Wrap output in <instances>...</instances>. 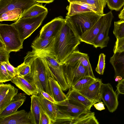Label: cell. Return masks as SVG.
Masks as SVG:
<instances>
[{
	"mask_svg": "<svg viewBox=\"0 0 124 124\" xmlns=\"http://www.w3.org/2000/svg\"><path fill=\"white\" fill-rule=\"evenodd\" d=\"M25 58L31 62V71L24 78L36 87L39 93L44 91L53 98L49 79L51 77L54 78L45 57L40 54L32 51L28 52Z\"/></svg>",
	"mask_w": 124,
	"mask_h": 124,
	"instance_id": "1",
	"label": "cell"
},
{
	"mask_svg": "<svg viewBox=\"0 0 124 124\" xmlns=\"http://www.w3.org/2000/svg\"><path fill=\"white\" fill-rule=\"evenodd\" d=\"M81 41L66 23L55 37L53 51L55 58L61 64L76 50Z\"/></svg>",
	"mask_w": 124,
	"mask_h": 124,
	"instance_id": "2",
	"label": "cell"
},
{
	"mask_svg": "<svg viewBox=\"0 0 124 124\" xmlns=\"http://www.w3.org/2000/svg\"><path fill=\"white\" fill-rule=\"evenodd\" d=\"M102 15L93 12L84 13L70 16L66 15V23L80 39L82 36L90 29Z\"/></svg>",
	"mask_w": 124,
	"mask_h": 124,
	"instance_id": "3",
	"label": "cell"
},
{
	"mask_svg": "<svg viewBox=\"0 0 124 124\" xmlns=\"http://www.w3.org/2000/svg\"><path fill=\"white\" fill-rule=\"evenodd\" d=\"M48 13V11L34 17L19 18L11 24L18 31L22 42L41 25Z\"/></svg>",
	"mask_w": 124,
	"mask_h": 124,
	"instance_id": "4",
	"label": "cell"
},
{
	"mask_svg": "<svg viewBox=\"0 0 124 124\" xmlns=\"http://www.w3.org/2000/svg\"><path fill=\"white\" fill-rule=\"evenodd\" d=\"M0 39L4 43L6 50L11 52H17L23 48L18 32L14 26L0 24Z\"/></svg>",
	"mask_w": 124,
	"mask_h": 124,
	"instance_id": "5",
	"label": "cell"
},
{
	"mask_svg": "<svg viewBox=\"0 0 124 124\" xmlns=\"http://www.w3.org/2000/svg\"><path fill=\"white\" fill-rule=\"evenodd\" d=\"M62 65L70 88L72 87L81 78L90 76L87 70L79 60L65 61Z\"/></svg>",
	"mask_w": 124,
	"mask_h": 124,
	"instance_id": "6",
	"label": "cell"
},
{
	"mask_svg": "<svg viewBox=\"0 0 124 124\" xmlns=\"http://www.w3.org/2000/svg\"><path fill=\"white\" fill-rule=\"evenodd\" d=\"M37 52L44 56L55 79L60 85L63 91L70 88L64 76L62 67L56 60L54 55L50 52L42 51Z\"/></svg>",
	"mask_w": 124,
	"mask_h": 124,
	"instance_id": "7",
	"label": "cell"
},
{
	"mask_svg": "<svg viewBox=\"0 0 124 124\" xmlns=\"http://www.w3.org/2000/svg\"><path fill=\"white\" fill-rule=\"evenodd\" d=\"M55 104L57 109V114L71 117L90 111V109L82 104L68 98Z\"/></svg>",
	"mask_w": 124,
	"mask_h": 124,
	"instance_id": "8",
	"label": "cell"
},
{
	"mask_svg": "<svg viewBox=\"0 0 124 124\" xmlns=\"http://www.w3.org/2000/svg\"><path fill=\"white\" fill-rule=\"evenodd\" d=\"M94 112L90 111L73 117L58 114L53 124H99Z\"/></svg>",
	"mask_w": 124,
	"mask_h": 124,
	"instance_id": "9",
	"label": "cell"
},
{
	"mask_svg": "<svg viewBox=\"0 0 124 124\" xmlns=\"http://www.w3.org/2000/svg\"><path fill=\"white\" fill-rule=\"evenodd\" d=\"M114 16L111 11L105 14L102 26L92 45L94 47L102 49L107 46L109 40L108 34Z\"/></svg>",
	"mask_w": 124,
	"mask_h": 124,
	"instance_id": "10",
	"label": "cell"
},
{
	"mask_svg": "<svg viewBox=\"0 0 124 124\" xmlns=\"http://www.w3.org/2000/svg\"><path fill=\"white\" fill-rule=\"evenodd\" d=\"M65 23V19L62 16L55 17L42 27L39 36L45 39L55 38Z\"/></svg>",
	"mask_w": 124,
	"mask_h": 124,
	"instance_id": "11",
	"label": "cell"
},
{
	"mask_svg": "<svg viewBox=\"0 0 124 124\" xmlns=\"http://www.w3.org/2000/svg\"><path fill=\"white\" fill-rule=\"evenodd\" d=\"M101 97L108 110L113 113L117 109L118 105V96L109 83H102L101 88Z\"/></svg>",
	"mask_w": 124,
	"mask_h": 124,
	"instance_id": "12",
	"label": "cell"
},
{
	"mask_svg": "<svg viewBox=\"0 0 124 124\" xmlns=\"http://www.w3.org/2000/svg\"><path fill=\"white\" fill-rule=\"evenodd\" d=\"M37 3L34 0H0V15L17 8L21 9L23 13Z\"/></svg>",
	"mask_w": 124,
	"mask_h": 124,
	"instance_id": "13",
	"label": "cell"
},
{
	"mask_svg": "<svg viewBox=\"0 0 124 124\" xmlns=\"http://www.w3.org/2000/svg\"><path fill=\"white\" fill-rule=\"evenodd\" d=\"M0 124H31L29 112L24 109L17 111L0 118Z\"/></svg>",
	"mask_w": 124,
	"mask_h": 124,
	"instance_id": "14",
	"label": "cell"
},
{
	"mask_svg": "<svg viewBox=\"0 0 124 124\" xmlns=\"http://www.w3.org/2000/svg\"><path fill=\"white\" fill-rule=\"evenodd\" d=\"M66 9L68 11L66 15L69 16L87 12H94L101 15L104 14L103 12L94 6L79 2L70 3Z\"/></svg>",
	"mask_w": 124,
	"mask_h": 124,
	"instance_id": "15",
	"label": "cell"
},
{
	"mask_svg": "<svg viewBox=\"0 0 124 124\" xmlns=\"http://www.w3.org/2000/svg\"><path fill=\"white\" fill-rule=\"evenodd\" d=\"M18 89L9 84H0V111L3 110L18 93Z\"/></svg>",
	"mask_w": 124,
	"mask_h": 124,
	"instance_id": "16",
	"label": "cell"
},
{
	"mask_svg": "<svg viewBox=\"0 0 124 124\" xmlns=\"http://www.w3.org/2000/svg\"><path fill=\"white\" fill-rule=\"evenodd\" d=\"M102 83L101 80L98 78L87 88L78 91L96 103L101 101L102 100L101 88Z\"/></svg>",
	"mask_w": 124,
	"mask_h": 124,
	"instance_id": "17",
	"label": "cell"
},
{
	"mask_svg": "<svg viewBox=\"0 0 124 124\" xmlns=\"http://www.w3.org/2000/svg\"><path fill=\"white\" fill-rule=\"evenodd\" d=\"M24 93H17L9 104L0 111V118L10 115L17 111L26 99Z\"/></svg>",
	"mask_w": 124,
	"mask_h": 124,
	"instance_id": "18",
	"label": "cell"
},
{
	"mask_svg": "<svg viewBox=\"0 0 124 124\" xmlns=\"http://www.w3.org/2000/svg\"><path fill=\"white\" fill-rule=\"evenodd\" d=\"M105 14L102 15L95 24L80 38L81 42L92 45L103 23Z\"/></svg>",
	"mask_w": 124,
	"mask_h": 124,
	"instance_id": "19",
	"label": "cell"
},
{
	"mask_svg": "<svg viewBox=\"0 0 124 124\" xmlns=\"http://www.w3.org/2000/svg\"><path fill=\"white\" fill-rule=\"evenodd\" d=\"M11 81L28 95H38L39 93L34 85L22 76L16 75L13 78Z\"/></svg>",
	"mask_w": 124,
	"mask_h": 124,
	"instance_id": "20",
	"label": "cell"
},
{
	"mask_svg": "<svg viewBox=\"0 0 124 124\" xmlns=\"http://www.w3.org/2000/svg\"><path fill=\"white\" fill-rule=\"evenodd\" d=\"M31 99L30 111L29 112L31 124H39L41 106L39 96L32 95Z\"/></svg>",
	"mask_w": 124,
	"mask_h": 124,
	"instance_id": "21",
	"label": "cell"
},
{
	"mask_svg": "<svg viewBox=\"0 0 124 124\" xmlns=\"http://www.w3.org/2000/svg\"><path fill=\"white\" fill-rule=\"evenodd\" d=\"M55 38L45 39L38 37L32 43V51L36 52L46 51L54 54L53 48Z\"/></svg>",
	"mask_w": 124,
	"mask_h": 124,
	"instance_id": "22",
	"label": "cell"
},
{
	"mask_svg": "<svg viewBox=\"0 0 124 124\" xmlns=\"http://www.w3.org/2000/svg\"><path fill=\"white\" fill-rule=\"evenodd\" d=\"M110 62L115 71L114 78L120 76L124 78V51L114 53L110 59Z\"/></svg>",
	"mask_w": 124,
	"mask_h": 124,
	"instance_id": "23",
	"label": "cell"
},
{
	"mask_svg": "<svg viewBox=\"0 0 124 124\" xmlns=\"http://www.w3.org/2000/svg\"><path fill=\"white\" fill-rule=\"evenodd\" d=\"M77 60H79L81 62L83 65L87 70L90 76L94 78H96L93 73L87 54L81 53L78 50H76L68 57L65 61Z\"/></svg>",
	"mask_w": 124,
	"mask_h": 124,
	"instance_id": "24",
	"label": "cell"
},
{
	"mask_svg": "<svg viewBox=\"0 0 124 124\" xmlns=\"http://www.w3.org/2000/svg\"><path fill=\"white\" fill-rule=\"evenodd\" d=\"M38 95L39 98L41 107L51 120L53 124L57 115V109L55 104L47 100L41 93H38Z\"/></svg>",
	"mask_w": 124,
	"mask_h": 124,
	"instance_id": "25",
	"label": "cell"
},
{
	"mask_svg": "<svg viewBox=\"0 0 124 124\" xmlns=\"http://www.w3.org/2000/svg\"><path fill=\"white\" fill-rule=\"evenodd\" d=\"M49 80L53 98L57 103L68 99L66 95L63 92L58 82L54 78L50 77Z\"/></svg>",
	"mask_w": 124,
	"mask_h": 124,
	"instance_id": "26",
	"label": "cell"
},
{
	"mask_svg": "<svg viewBox=\"0 0 124 124\" xmlns=\"http://www.w3.org/2000/svg\"><path fill=\"white\" fill-rule=\"evenodd\" d=\"M66 95L68 98L75 100L90 109L95 103L78 91L72 89H70Z\"/></svg>",
	"mask_w": 124,
	"mask_h": 124,
	"instance_id": "27",
	"label": "cell"
},
{
	"mask_svg": "<svg viewBox=\"0 0 124 124\" xmlns=\"http://www.w3.org/2000/svg\"><path fill=\"white\" fill-rule=\"evenodd\" d=\"M48 11L47 8L42 3H37L23 13L19 18L34 17Z\"/></svg>",
	"mask_w": 124,
	"mask_h": 124,
	"instance_id": "28",
	"label": "cell"
},
{
	"mask_svg": "<svg viewBox=\"0 0 124 124\" xmlns=\"http://www.w3.org/2000/svg\"><path fill=\"white\" fill-rule=\"evenodd\" d=\"M23 13L22 10L17 8L7 11L0 15V21H16Z\"/></svg>",
	"mask_w": 124,
	"mask_h": 124,
	"instance_id": "29",
	"label": "cell"
},
{
	"mask_svg": "<svg viewBox=\"0 0 124 124\" xmlns=\"http://www.w3.org/2000/svg\"><path fill=\"white\" fill-rule=\"evenodd\" d=\"M97 78L89 76L84 77L78 81L70 88L78 91L83 90L96 81Z\"/></svg>",
	"mask_w": 124,
	"mask_h": 124,
	"instance_id": "30",
	"label": "cell"
},
{
	"mask_svg": "<svg viewBox=\"0 0 124 124\" xmlns=\"http://www.w3.org/2000/svg\"><path fill=\"white\" fill-rule=\"evenodd\" d=\"M31 62L25 58H24V62L17 67V75L24 77L29 74L31 71Z\"/></svg>",
	"mask_w": 124,
	"mask_h": 124,
	"instance_id": "31",
	"label": "cell"
},
{
	"mask_svg": "<svg viewBox=\"0 0 124 124\" xmlns=\"http://www.w3.org/2000/svg\"><path fill=\"white\" fill-rule=\"evenodd\" d=\"M70 3L72 2H79L94 6L103 12L104 8L107 4L106 0H67Z\"/></svg>",
	"mask_w": 124,
	"mask_h": 124,
	"instance_id": "32",
	"label": "cell"
},
{
	"mask_svg": "<svg viewBox=\"0 0 124 124\" xmlns=\"http://www.w3.org/2000/svg\"><path fill=\"white\" fill-rule=\"evenodd\" d=\"M113 32L116 39L124 37V20L114 22Z\"/></svg>",
	"mask_w": 124,
	"mask_h": 124,
	"instance_id": "33",
	"label": "cell"
},
{
	"mask_svg": "<svg viewBox=\"0 0 124 124\" xmlns=\"http://www.w3.org/2000/svg\"><path fill=\"white\" fill-rule=\"evenodd\" d=\"M10 53L6 50L4 43L0 39V63L9 62Z\"/></svg>",
	"mask_w": 124,
	"mask_h": 124,
	"instance_id": "34",
	"label": "cell"
},
{
	"mask_svg": "<svg viewBox=\"0 0 124 124\" xmlns=\"http://www.w3.org/2000/svg\"><path fill=\"white\" fill-rule=\"evenodd\" d=\"M108 6L110 9L119 11L124 5V0H106Z\"/></svg>",
	"mask_w": 124,
	"mask_h": 124,
	"instance_id": "35",
	"label": "cell"
},
{
	"mask_svg": "<svg viewBox=\"0 0 124 124\" xmlns=\"http://www.w3.org/2000/svg\"><path fill=\"white\" fill-rule=\"evenodd\" d=\"M13 78L8 72L3 63H0V83L11 81Z\"/></svg>",
	"mask_w": 124,
	"mask_h": 124,
	"instance_id": "36",
	"label": "cell"
},
{
	"mask_svg": "<svg viewBox=\"0 0 124 124\" xmlns=\"http://www.w3.org/2000/svg\"><path fill=\"white\" fill-rule=\"evenodd\" d=\"M106 55L103 53L101 54L99 56L98 62L95 71L99 74H103L105 68Z\"/></svg>",
	"mask_w": 124,
	"mask_h": 124,
	"instance_id": "37",
	"label": "cell"
},
{
	"mask_svg": "<svg viewBox=\"0 0 124 124\" xmlns=\"http://www.w3.org/2000/svg\"><path fill=\"white\" fill-rule=\"evenodd\" d=\"M124 51V37L116 39L113 48L114 53Z\"/></svg>",
	"mask_w": 124,
	"mask_h": 124,
	"instance_id": "38",
	"label": "cell"
},
{
	"mask_svg": "<svg viewBox=\"0 0 124 124\" xmlns=\"http://www.w3.org/2000/svg\"><path fill=\"white\" fill-rule=\"evenodd\" d=\"M39 124H52L51 120L41 106Z\"/></svg>",
	"mask_w": 124,
	"mask_h": 124,
	"instance_id": "39",
	"label": "cell"
},
{
	"mask_svg": "<svg viewBox=\"0 0 124 124\" xmlns=\"http://www.w3.org/2000/svg\"><path fill=\"white\" fill-rule=\"evenodd\" d=\"M3 63L5 66L8 72L13 78L17 75L16 67L15 68L12 66L9 62Z\"/></svg>",
	"mask_w": 124,
	"mask_h": 124,
	"instance_id": "40",
	"label": "cell"
},
{
	"mask_svg": "<svg viewBox=\"0 0 124 124\" xmlns=\"http://www.w3.org/2000/svg\"><path fill=\"white\" fill-rule=\"evenodd\" d=\"M116 87V91L118 94H124V78L118 82Z\"/></svg>",
	"mask_w": 124,
	"mask_h": 124,
	"instance_id": "41",
	"label": "cell"
},
{
	"mask_svg": "<svg viewBox=\"0 0 124 124\" xmlns=\"http://www.w3.org/2000/svg\"><path fill=\"white\" fill-rule=\"evenodd\" d=\"M40 93L47 100L54 104H56L57 103L54 101V99L47 93L44 91H42Z\"/></svg>",
	"mask_w": 124,
	"mask_h": 124,
	"instance_id": "42",
	"label": "cell"
},
{
	"mask_svg": "<svg viewBox=\"0 0 124 124\" xmlns=\"http://www.w3.org/2000/svg\"><path fill=\"white\" fill-rule=\"evenodd\" d=\"M93 105L96 109L99 111L105 109L104 104L103 102L101 101L94 104Z\"/></svg>",
	"mask_w": 124,
	"mask_h": 124,
	"instance_id": "43",
	"label": "cell"
},
{
	"mask_svg": "<svg viewBox=\"0 0 124 124\" xmlns=\"http://www.w3.org/2000/svg\"><path fill=\"white\" fill-rule=\"evenodd\" d=\"M37 3H49L54 1V0H34Z\"/></svg>",
	"mask_w": 124,
	"mask_h": 124,
	"instance_id": "44",
	"label": "cell"
},
{
	"mask_svg": "<svg viewBox=\"0 0 124 124\" xmlns=\"http://www.w3.org/2000/svg\"><path fill=\"white\" fill-rule=\"evenodd\" d=\"M119 18L121 20H124V6L123 9L118 15Z\"/></svg>",
	"mask_w": 124,
	"mask_h": 124,
	"instance_id": "45",
	"label": "cell"
},
{
	"mask_svg": "<svg viewBox=\"0 0 124 124\" xmlns=\"http://www.w3.org/2000/svg\"><path fill=\"white\" fill-rule=\"evenodd\" d=\"M116 82H118L120 81L123 79L122 77L120 76H117L115 78Z\"/></svg>",
	"mask_w": 124,
	"mask_h": 124,
	"instance_id": "46",
	"label": "cell"
}]
</instances>
